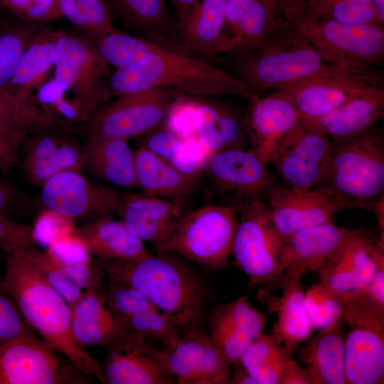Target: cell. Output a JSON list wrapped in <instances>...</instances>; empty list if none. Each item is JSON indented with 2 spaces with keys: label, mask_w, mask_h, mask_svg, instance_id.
<instances>
[{
  "label": "cell",
  "mask_w": 384,
  "mask_h": 384,
  "mask_svg": "<svg viewBox=\"0 0 384 384\" xmlns=\"http://www.w3.org/2000/svg\"><path fill=\"white\" fill-rule=\"evenodd\" d=\"M33 264L48 282L64 297L69 306L82 295L83 289L68 277L55 265L50 251H41L32 246L16 251Z\"/></svg>",
  "instance_id": "ee69618b"
},
{
  "label": "cell",
  "mask_w": 384,
  "mask_h": 384,
  "mask_svg": "<svg viewBox=\"0 0 384 384\" xmlns=\"http://www.w3.org/2000/svg\"><path fill=\"white\" fill-rule=\"evenodd\" d=\"M238 223L235 209L211 203L186 211L156 252H174L208 271L226 268Z\"/></svg>",
  "instance_id": "52a82bcc"
},
{
  "label": "cell",
  "mask_w": 384,
  "mask_h": 384,
  "mask_svg": "<svg viewBox=\"0 0 384 384\" xmlns=\"http://www.w3.org/2000/svg\"><path fill=\"white\" fill-rule=\"evenodd\" d=\"M0 128L28 136L51 127L32 100H23L0 87Z\"/></svg>",
  "instance_id": "60d3db41"
},
{
  "label": "cell",
  "mask_w": 384,
  "mask_h": 384,
  "mask_svg": "<svg viewBox=\"0 0 384 384\" xmlns=\"http://www.w3.org/2000/svg\"><path fill=\"white\" fill-rule=\"evenodd\" d=\"M302 279H283L279 297L263 291L257 294L259 300L267 305V314L272 311L276 314L270 334L291 354L311 336L314 331L305 307Z\"/></svg>",
  "instance_id": "4316f807"
},
{
  "label": "cell",
  "mask_w": 384,
  "mask_h": 384,
  "mask_svg": "<svg viewBox=\"0 0 384 384\" xmlns=\"http://www.w3.org/2000/svg\"><path fill=\"white\" fill-rule=\"evenodd\" d=\"M331 146L330 138L319 124L302 119L287 134L269 165L283 186L312 190L325 174Z\"/></svg>",
  "instance_id": "4fadbf2b"
},
{
  "label": "cell",
  "mask_w": 384,
  "mask_h": 384,
  "mask_svg": "<svg viewBox=\"0 0 384 384\" xmlns=\"http://www.w3.org/2000/svg\"><path fill=\"white\" fill-rule=\"evenodd\" d=\"M201 189L217 204L239 212L265 201L269 191L282 184L270 165L250 149H229L213 153L202 171Z\"/></svg>",
  "instance_id": "ba28073f"
},
{
  "label": "cell",
  "mask_w": 384,
  "mask_h": 384,
  "mask_svg": "<svg viewBox=\"0 0 384 384\" xmlns=\"http://www.w3.org/2000/svg\"><path fill=\"white\" fill-rule=\"evenodd\" d=\"M134 165L137 188L143 194L189 201L202 191L199 180L182 173L143 146L134 151Z\"/></svg>",
  "instance_id": "f1b7e54d"
},
{
  "label": "cell",
  "mask_w": 384,
  "mask_h": 384,
  "mask_svg": "<svg viewBox=\"0 0 384 384\" xmlns=\"http://www.w3.org/2000/svg\"><path fill=\"white\" fill-rule=\"evenodd\" d=\"M188 202L143 193H126L119 215L129 232L156 249L166 238L178 218L189 210Z\"/></svg>",
  "instance_id": "484cf974"
},
{
  "label": "cell",
  "mask_w": 384,
  "mask_h": 384,
  "mask_svg": "<svg viewBox=\"0 0 384 384\" xmlns=\"http://www.w3.org/2000/svg\"><path fill=\"white\" fill-rule=\"evenodd\" d=\"M102 105L79 129L129 140L143 137L164 125L174 100L171 90L154 88L116 97Z\"/></svg>",
  "instance_id": "7c38bea8"
},
{
  "label": "cell",
  "mask_w": 384,
  "mask_h": 384,
  "mask_svg": "<svg viewBox=\"0 0 384 384\" xmlns=\"http://www.w3.org/2000/svg\"><path fill=\"white\" fill-rule=\"evenodd\" d=\"M0 16V87H6L26 50L50 25Z\"/></svg>",
  "instance_id": "8d00e7d4"
},
{
  "label": "cell",
  "mask_w": 384,
  "mask_h": 384,
  "mask_svg": "<svg viewBox=\"0 0 384 384\" xmlns=\"http://www.w3.org/2000/svg\"><path fill=\"white\" fill-rule=\"evenodd\" d=\"M249 101L246 127L250 149L269 164L287 134L302 120L292 101L282 90Z\"/></svg>",
  "instance_id": "7402d4cb"
},
{
  "label": "cell",
  "mask_w": 384,
  "mask_h": 384,
  "mask_svg": "<svg viewBox=\"0 0 384 384\" xmlns=\"http://www.w3.org/2000/svg\"><path fill=\"white\" fill-rule=\"evenodd\" d=\"M57 3L61 17L94 43L115 29L104 0H57Z\"/></svg>",
  "instance_id": "ab89813d"
},
{
  "label": "cell",
  "mask_w": 384,
  "mask_h": 384,
  "mask_svg": "<svg viewBox=\"0 0 384 384\" xmlns=\"http://www.w3.org/2000/svg\"><path fill=\"white\" fill-rule=\"evenodd\" d=\"M76 239L100 260H137L151 254L121 220L101 217L74 230Z\"/></svg>",
  "instance_id": "1f68e13d"
},
{
  "label": "cell",
  "mask_w": 384,
  "mask_h": 384,
  "mask_svg": "<svg viewBox=\"0 0 384 384\" xmlns=\"http://www.w3.org/2000/svg\"><path fill=\"white\" fill-rule=\"evenodd\" d=\"M157 345L152 338L129 329L106 348L103 383L176 384Z\"/></svg>",
  "instance_id": "2e32d148"
},
{
  "label": "cell",
  "mask_w": 384,
  "mask_h": 384,
  "mask_svg": "<svg viewBox=\"0 0 384 384\" xmlns=\"http://www.w3.org/2000/svg\"><path fill=\"white\" fill-rule=\"evenodd\" d=\"M193 139L210 153L229 149H250L246 113L221 102L189 97Z\"/></svg>",
  "instance_id": "cb8c5ba5"
},
{
  "label": "cell",
  "mask_w": 384,
  "mask_h": 384,
  "mask_svg": "<svg viewBox=\"0 0 384 384\" xmlns=\"http://www.w3.org/2000/svg\"><path fill=\"white\" fill-rule=\"evenodd\" d=\"M160 352L176 384H230V365L204 326L181 332Z\"/></svg>",
  "instance_id": "e0dca14e"
},
{
  "label": "cell",
  "mask_w": 384,
  "mask_h": 384,
  "mask_svg": "<svg viewBox=\"0 0 384 384\" xmlns=\"http://www.w3.org/2000/svg\"><path fill=\"white\" fill-rule=\"evenodd\" d=\"M384 112V90L374 86L344 103L319 124L332 142L351 139L375 127Z\"/></svg>",
  "instance_id": "d6a6232c"
},
{
  "label": "cell",
  "mask_w": 384,
  "mask_h": 384,
  "mask_svg": "<svg viewBox=\"0 0 384 384\" xmlns=\"http://www.w3.org/2000/svg\"><path fill=\"white\" fill-rule=\"evenodd\" d=\"M126 193L88 179L81 171L60 172L41 186L43 206L61 218L76 220L119 215Z\"/></svg>",
  "instance_id": "5bb4252c"
},
{
  "label": "cell",
  "mask_w": 384,
  "mask_h": 384,
  "mask_svg": "<svg viewBox=\"0 0 384 384\" xmlns=\"http://www.w3.org/2000/svg\"><path fill=\"white\" fill-rule=\"evenodd\" d=\"M143 137L140 146L158 154L182 173L200 181L212 154L196 139H181L164 125Z\"/></svg>",
  "instance_id": "d590c367"
},
{
  "label": "cell",
  "mask_w": 384,
  "mask_h": 384,
  "mask_svg": "<svg viewBox=\"0 0 384 384\" xmlns=\"http://www.w3.org/2000/svg\"><path fill=\"white\" fill-rule=\"evenodd\" d=\"M277 234L284 240L292 234L316 225L335 223L338 210L314 190L298 191L279 184L265 201Z\"/></svg>",
  "instance_id": "d4e9b609"
},
{
  "label": "cell",
  "mask_w": 384,
  "mask_h": 384,
  "mask_svg": "<svg viewBox=\"0 0 384 384\" xmlns=\"http://www.w3.org/2000/svg\"><path fill=\"white\" fill-rule=\"evenodd\" d=\"M32 134L21 145L22 156L19 161L28 183L42 186L60 172L82 169V146L69 131L47 128Z\"/></svg>",
  "instance_id": "d6986e66"
},
{
  "label": "cell",
  "mask_w": 384,
  "mask_h": 384,
  "mask_svg": "<svg viewBox=\"0 0 384 384\" xmlns=\"http://www.w3.org/2000/svg\"><path fill=\"white\" fill-rule=\"evenodd\" d=\"M293 358V354L271 334L262 332L239 361L257 384H281L282 375Z\"/></svg>",
  "instance_id": "74e56055"
},
{
  "label": "cell",
  "mask_w": 384,
  "mask_h": 384,
  "mask_svg": "<svg viewBox=\"0 0 384 384\" xmlns=\"http://www.w3.org/2000/svg\"><path fill=\"white\" fill-rule=\"evenodd\" d=\"M281 384H314V381L308 370L293 358L282 375Z\"/></svg>",
  "instance_id": "db71d44e"
},
{
  "label": "cell",
  "mask_w": 384,
  "mask_h": 384,
  "mask_svg": "<svg viewBox=\"0 0 384 384\" xmlns=\"http://www.w3.org/2000/svg\"><path fill=\"white\" fill-rule=\"evenodd\" d=\"M124 320L131 330L152 338L161 347L169 345L180 334L175 321L158 309L143 311Z\"/></svg>",
  "instance_id": "7bdbcfd3"
},
{
  "label": "cell",
  "mask_w": 384,
  "mask_h": 384,
  "mask_svg": "<svg viewBox=\"0 0 384 384\" xmlns=\"http://www.w3.org/2000/svg\"><path fill=\"white\" fill-rule=\"evenodd\" d=\"M82 144L84 165L97 178L124 188H137L134 151L128 140L85 134Z\"/></svg>",
  "instance_id": "f546056e"
},
{
  "label": "cell",
  "mask_w": 384,
  "mask_h": 384,
  "mask_svg": "<svg viewBox=\"0 0 384 384\" xmlns=\"http://www.w3.org/2000/svg\"><path fill=\"white\" fill-rule=\"evenodd\" d=\"M154 88L247 100L256 95L230 73L162 46L137 64L112 73L107 82L109 98Z\"/></svg>",
  "instance_id": "5b68a950"
},
{
  "label": "cell",
  "mask_w": 384,
  "mask_h": 384,
  "mask_svg": "<svg viewBox=\"0 0 384 384\" xmlns=\"http://www.w3.org/2000/svg\"><path fill=\"white\" fill-rule=\"evenodd\" d=\"M345 324L343 318L318 331L300 348L299 359L314 384H346Z\"/></svg>",
  "instance_id": "4dcf8cb0"
},
{
  "label": "cell",
  "mask_w": 384,
  "mask_h": 384,
  "mask_svg": "<svg viewBox=\"0 0 384 384\" xmlns=\"http://www.w3.org/2000/svg\"><path fill=\"white\" fill-rule=\"evenodd\" d=\"M282 242L264 201L252 203L239 212L231 255L236 267L247 277L249 286L282 283Z\"/></svg>",
  "instance_id": "30bf717a"
},
{
  "label": "cell",
  "mask_w": 384,
  "mask_h": 384,
  "mask_svg": "<svg viewBox=\"0 0 384 384\" xmlns=\"http://www.w3.org/2000/svg\"><path fill=\"white\" fill-rule=\"evenodd\" d=\"M365 232L329 223L292 234L283 240L279 252L284 279L318 272L350 238Z\"/></svg>",
  "instance_id": "ac0fdd59"
},
{
  "label": "cell",
  "mask_w": 384,
  "mask_h": 384,
  "mask_svg": "<svg viewBox=\"0 0 384 384\" xmlns=\"http://www.w3.org/2000/svg\"><path fill=\"white\" fill-rule=\"evenodd\" d=\"M110 281L130 286L169 315L180 333L204 326L213 300L209 280L192 262L171 251L129 260H100Z\"/></svg>",
  "instance_id": "6da1fadb"
},
{
  "label": "cell",
  "mask_w": 384,
  "mask_h": 384,
  "mask_svg": "<svg viewBox=\"0 0 384 384\" xmlns=\"http://www.w3.org/2000/svg\"><path fill=\"white\" fill-rule=\"evenodd\" d=\"M17 16L32 22H46L61 17L57 0H8Z\"/></svg>",
  "instance_id": "f907efd6"
},
{
  "label": "cell",
  "mask_w": 384,
  "mask_h": 384,
  "mask_svg": "<svg viewBox=\"0 0 384 384\" xmlns=\"http://www.w3.org/2000/svg\"><path fill=\"white\" fill-rule=\"evenodd\" d=\"M265 0H228L216 53L240 55L252 50L285 29Z\"/></svg>",
  "instance_id": "44dd1931"
},
{
  "label": "cell",
  "mask_w": 384,
  "mask_h": 384,
  "mask_svg": "<svg viewBox=\"0 0 384 384\" xmlns=\"http://www.w3.org/2000/svg\"><path fill=\"white\" fill-rule=\"evenodd\" d=\"M71 325L74 338L82 348L100 345L106 348L130 329L124 319L117 324H104L72 317Z\"/></svg>",
  "instance_id": "bcb514c9"
},
{
  "label": "cell",
  "mask_w": 384,
  "mask_h": 384,
  "mask_svg": "<svg viewBox=\"0 0 384 384\" xmlns=\"http://www.w3.org/2000/svg\"><path fill=\"white\" fill-rule=\"evenodd\" d=\"M95 44L102 59L115 70H124L137 64L161 46L116 28Z\"/></svg>",
  "instance_id": "f35d334b"
},
{
  "label": "cell",
  "mask_w": 384,
  "mask_h": 384,
  "mask_svg": "<svg viewBox=\"0 0 384 384\" xmlns=\"http://www.w3.org/2000/svg\"><path fill=\"white\" fill-rule=\"evenodd\" d=\"M374 11L380 20L383 23L384 21V0H370Z\"/></svg>",
  "instance_id": "680465c9"
},
{
  "label": "cell",
  "mask_w": 384,
  "mask_h": 384,
  "mask_svg": "<svg viewBox=\"0 0 384 384\" xmlns=\"http://www.w3.org/2000/svg\"><path fill=\"white\" fill-rule=\"evenodd\" d=\"M72 317L104 323L117 324L122 319L116 316L107 306L100 289H87L70 306Z\"/></svg>",
  "instance_id": "7dc6e473"
},
{
  "label": "cell",
  "mask_w": 384,
  "mask_h": 384,
  "mask_svg": "<svg viewBox=\"0 0 384 384\" xmlns=\"http://www.w3.org/2000/svg\"><path fill=\"white\" fill-rule=\"evenodd\" d=\"M228 0H201L178 28L179 45L186 50L215 54Z\"/></svg>",
  "instance_id": "e575fe53"
},
{
  "label": "cell",
  "mask_w": 384,
  "mask_h": 384,
  "mask_svg": "<svg viewBox=\"0 0 384 384\" xmlns=\"http://www.w3.org/2000/svg\"><path fill=\"white\" fill-rule=\"evenodd\" d=\"M27 137L0 128V171L19 163V149Z\"/></svg>",
  "instance_id": "816d5d0a"
},
{
  "label": "cell",
  "mask_w": 384,
  "mask_h": 384,
  "mask_svg": "<svg viewBox=\"0 0 384 384\" xmlns=\"http://www.w3.org/2000/svg\"><path fill=\"white\" fill-rule=\"evenodd\" d=\"M104 1L112 22H118L126 33L151 41L154 39L179 45L177 19L166 0Z\"/></svg>",
  "instance_id": "83f0119b"
},
{
  "label": "cell",
  "mask_w": 384,
  "mask_h": 384,
  "mask_svg": "<svg viewBox=\"0 0 384 384\" xmlns=\"http://www.w3.org/2000/svg\"><path fill=\"white\" fill-rule=\"evenodd\" d=\"M65 366L53 348L33 335L0 345V384L86 383Z\"/></svg>",
  "instance_id": "9a60e30c"
},
{
  "label": "cell",
  "mask_w": 384,
  "mask_h": 384,
  "mask_svg": "<svg viewBox=\"0 0 384 384\" xmlns=\"http://www.w3.org/2000/svg\"><path fill=\"white\" fill-rule=\"evenodd\" d=\"M268 314L255 307L243 294L226 304L213 306L206 324L213 343L230 365L240 361L251 343L263 332Z\"/></svg>",
  "instance_id": "ffe728a7"
},
{
  "label": "cell",
  "mask_w": 384,
  "mask_h": 384,
  "mask_svg": "<svg viewBox=\"0 0 384 384\" xmlns=\"http://www.w3.org/2000/svg\"><path fill=\"white\" fill-rule=\"evenodd\" d=\"M233 56L230 73L255 94L329 75L379 77L376 71L356 70L336 62L300 36L290 24L257 48Z\"/></svg>",
  "instance_id": "277c9868"
},
{
  "label": "cell",
  "mask_w": 384,
  "mask_h": 384,
  "mask_svg": "<svg viewBox=\"0 0 384 384\" xmlns=\"http://www.w3.org/2000/svg\"><path fill=\"white\" fill-rule=\"evenodd\" d=\"M304 303L313 330L331 326L343 318L345 301L319 282L304 290Z\"/></svg>",
  "instance_id": "b9f144b4"
},
{
  "label": "cell",
  "mask_w": 384,
  "mask_h": 384,
  "mask_svg": "<svg viewBox=\"0 0 384 384\" xmlns=\"http://www.w3.org/2000/svg\"><path fill=\"white\" fill-rule=\"evenodd\" d=\"M361 294L374 306L384 311V262L378 265L373 277Z\"/></svg>",
  "instance_id": "f5cc1de1"
},
{
  "label": "cell",
  "mask_w": 384,
  "mask_h": 384,
  "mask_svg": "<svg viewBox=\"0 0 384 384\" xmlns=\"http://www.w3.org/2000/svg\"><path fill=\"white\" fill-rule=\"evenodd\" d=\"M18 199V193L10 183L0 179V213L6 215L12 210Z\"/></svg>",
  "instance_id": "11a10c76"
},
{
  "label": "cell",
  "mask_w": 384,
  "mask_h": 384,
  "mask_svg": "<svg viewBox=\"0 0 384 384\" xmlns=\"http://www.w3.org/2000/svg\"><path fill=\"white\" fill-rule=\"evenodd\" d=\"M5 256L2 285L26 321L77 369L103 383L102 366L74 338L71 310L64 297L19 252Z\"/></svg>",
  "instance_id": "3957f363"
},
{
  "label": "cell",
  "mask_w": 384,
  "mask_h": 384,
  "mask_svg": "<svg viewBox=\"0 0 384 384\" xmlns=\"http://www.w3.org/2000/svg\"><path fill=\"white\" fill-rule=\"evenodd\" d=\"M24 335L33 336V329L4 289L0 279V345Z\"/></svg>",
  "instance_id": "c3c4849f"
},
{
  "label": "cell",
  "mask_w": 384,
  "mask_h": 384,
  "mask_svg": "<svg viewBox=\"0 0 384 384\" xmlns=\"http://www.w3.org/2000/svg\"><path fill=\"white\" fill-rule=\"evenodd\" d=\"M57 33L50 26L37 36L21 56L4 88L23 100H31L33 90L45 82L53 66Z\"/></svg>",
  "instance_id": "836d02e7"
},
{
  "label": "cell",
  "mask_w": 384,
  "mask_h": 384,
  "mask_svg": "<svg viewBox=\"0 0 384 384\" xmlns=\"http://www.w3.org/2000/svg\"><path fill=\"white\" fill-rule=\"evenodd\" d=\"M290 26L324 54L356 70L376 71L384 58L383 24L294 18Z\"/></svg>",
  "instance_id": "9c48e42d"
},
{
  "label": "cell",
  "mask_w": 384,
  "mask_h": 384,
  "mask_svg": "<svg viewBox=\"0 0 384 384\" xmlns=\"http://www.w3.org/2000/svg\"><path fill=\"white\" fill-rule=\"evenodd\" d=\"M53 77L36 94L47 119L60 129L80 128L108 101L110 66L88 38L58 31Z\"/></svg>",
  "instance_id": "7a4b0ae2"
},
{
  "label": "cell",
  "mask_w": 384,
  "mask_h": 384,
  "mask_svg": "<svg viewBox=\"0 0 384 384\" xmlns=\"http://www.w3.org/2000/svg\"><path fill=\"white\" fill-rule=\"evenodd\" d=\"M35 243L34 230L30 225L0 213V249L4 254L23 250Z\"/></svg>",
  "instance_id": "681fc988"
},
{
  "label": "cell",
  "mask_w": 384,
  "mask_h": 384,
  "mask_svg": "<svg viewBox=\"0 0 384 384\" xmlns=\"http://www.w3.org/2000/svg\"><path fill=\"white\" fill-rule=\"evenodd\" d=\"M173 6L176 18L178 22V27L185 22L187 17L194 9V7L200 2L201 0H166Z\"/></svg>",
  "instance_id": "9f6ffc18"
},
{
  "label": "cell",
  "mask_w": 384,
  "mask_h": 384,
  "mask_svg": "<svg viewBox=\"0 0 384 384\" xmlns=\"http://www.w3.org/2000/svg\"><path fill=\"white\" fill-rule=\"evenodd\" d=\"M331 144L326 170L313 190L338 210L373 209L384 195L382 133L375 127L356 137Z\"/></svg>",
  "instance_id": "8992f818"
},
{
  "label": "cell",
  "mask_w": 384,
  "mask_h": 384,
  "mask_svg": "<svg viewBox=\"0 0 384 384\" xmlns=\"http://www.w3.org/2000/svg\"><path fill=\"white\" fill-rule=\"evenodd\" d=\"M378 85H381L380 77L340 75L310 79L280 90L302 119L318 123L352 97Z\"/></svg>",
  "instance_id": "603a6c76"
},
{
  "label": "cell",
  "mask_w": 384,
  "mask_h": 384,
  "mask_svg": "<svg viewBox=\"0 0 384 384\" xmlns=\"http://www.w3.org/2000/svg\"><path fill=\"white\" fill-rule=\"evenodd\" d=\"M102 293L110 310L123 319L143 311L158 309L140 292L124 284L110 280Z\"/></svg>",
  "instance_id": "f6af8a7d"
},
{
  "label": "cell",
  "mask_w": 384,
  "mask_h": 384,
  "mask_svg": "<svg viewBox=\"0 0 384 384\" xmlns=\"http://www.w3.org/2000/svg\"><path fill=\"white\" fill-rule=\"evenodd\" d=\"M230 384H257V382L238 361L230 365Z\"/></svg>",
  "instance_id": "6f0895ef"
},
{
  "label": "cell",
  "mask_w": 384,
  "mask_h": 384,
  "mask_svg": "<svg viewBox=\"0 0 384 384\" xmlns=\"http://www.w3.org/2000/svg\"><path fill=\"white\" fill-rule=\"evenodd\" d=\"M346 384L383 383L384 311L361 294L345 302Z\"/></svg>",
  "instance_id": "8fae6325"
}]
</instances>
